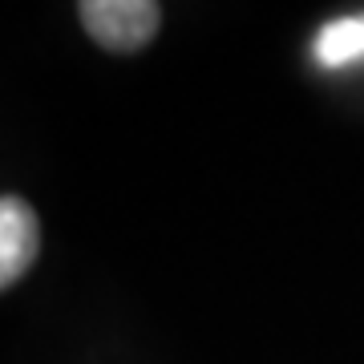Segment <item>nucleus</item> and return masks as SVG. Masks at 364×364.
<instances>
[{
	"label": "nucleus",
	"mask_w": 364,
	"mask_h": 364,
	"mask_svg": "<svg viewBox=\"0 0 364 364\" xmlns=\"http://www.w3.org/2000/svg\"><path fill=\"white\" fill-rule=\"evenodd\" d=\"M316 57H320V65H328V69L360 61L364 57V13L332 21V25L320 28V37H316Z\"/></svg>",
	"instance_id": "nucleus-3"
},
{
	"label": "nucleus",
	"mask_w": 364,
	"mask_h": 364,
	"mask_svg": "<svg viewBox=\"0 0 364 364\" xmlns=\"http://www.w3.org/2000/svg\"><path fill=\"white\" fill-rule=\"evenodd\" d=\"M41 255V219L21 195H0V291L28 275Z\"/></svg>",
	"instance_id": "nucleus-2"
},
{
	"label": "nucleus",
	"mask_w": 364,
	"mask_h": 364,
	"mask_svg": "<svg viewBox=\"0 0 364 364\" xmlns=\"http://www.w3.org/2000/svg\"><path fill=\"white\" fill-rule=\"evenodd\" d=\"M77 16L102 49L138 53L162 28V4L154 0H81Z\"/></svg>",
	"instance_id": "nucleus-1"
}]
</instances>
